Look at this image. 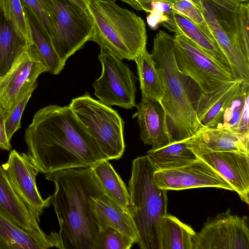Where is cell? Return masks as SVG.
I'll list each match as a JSON object with an SVG mask.
<instances>
[{
    "instance_id": "obj_1",
    "label": "cell",
    "mask_w": 249,
    "mask_h": 249,
    "mask_svg": "<svg viewBox=\"0 0 249 249\" xmlns=\"http://www.w3.org/2000/svg\"><path fill=\"white\" fill-rule=\"evenodd\" d=\"M24 138L27 154L43 174L91 167L108 160L69 106L50 105L38 110Z\"/></svg>"
},
{
    "instance_id": "obj_2",
    "label": "cell",
    "mask_w": 249,
    "mask_h": 249,
    "mask_svg": "<svg viewBox=\"0 0 249 249\" xmlns=\"http://www.w3.org/2000/svg\"><path fill=\"white\" fill-rule=\"evenodd\" d=\"M44 174L55 185L50 203L57 217L62 249H97L101 230L90 200L105 193L91 167Z\"/></svg>"
},
{
    "instance_id": "obj_3",
    "label": "cell",
    "mask_w": 249,
    "mask_h": 249,
    "mask_svg": "<svg viewBox=\"0 0 249 249\" xmlns=\"http://www.w3.org/2000/svg\"><path fill=\"white\" fill-rule=\"evenodd\" d=\"M151 54L163 86L164 94L158 103L164 112L172 141L188 140L202 126L196 116L186 76L176 62L174 36L160 30L154 38Z\"/></svg>"
},
{
    "instance_id": "obj_4",
    "label": "cell",
    "mask_w": 249,
    "mask_h": 249,
    "mask_svg": "<svg viewBox=\"0 0 249 249\" xmlns=\"http://www.w3.org/2000/svg\"><path fill=\"white\" fill-rule=\"evenodd\" d=\"M93 23L89 41L120 59L133 60L145 48L146 31L139 16L115 0H91L88 8Z\"/></svg>"
},
{
    "instance_id": "obj_5",
    "label": "cell",
    "mask_w": 249,
    "mask_h": 249,
    "mask_svg": "<svg viewBox=\"0 0 249 249\" xmlns=\"http://www.w3.org/2000/svg\"><path fill=\"white\" fill-rule=\"evenodd\" d=\"M156 170L147 155L132 161L128 209L138 233L137 244L141 249H158V225L167 213V190L156 184L154 173Z\"/></svg>"
},
{
    "instance_id": "obj_6",
    "label": "cell",
    "mask_w": 249,
    "mask_h": 249,
    "mask_svg": "<svg viewBox=\"0 0 249 249\" xmlns=\"http://www.w3.org/2000/svg\"><path fill=\"white\" fill-rule=\"evenodd\" d=\"M69 106L108 160L122 157L125 149L124 122L116 110L87 92L72 99Z\"/></svg>"
},
{
    "instance_id": "obj_7",
    "label": "cell",
    "mask_w": 249,
    "mask_h": 249,
    "mask_svg": "<svg viewBox=\"0 0 249 249\" xmlns=\"http://www.w3.org/2000/svg\"><path fill=\"white\" fill-rule=\"evenodd\" d=\"M49 14L53 27L51 39L63 62L90 40L93 30L91 18L71 0H40Z\"/></svg>"
},
{
    "instance_id": "obj_8",
    "label": "cell",
    "mask_w": 249,
    "mask_h": 249,
    "mask_svg": "<svg viewBox=\"0 0 249 249\" xmlns=\"http://www.w3.org/2000/svg\"><path fill=\"white\" fill-rule=\"evenodd\" d=\"M174 54L179 71L191 78L202 92L209 93L234 79L213 59L185 36L175 34Z\"/></svg>"
},
{
    "instance_id": "obj_9",
    "label": "cell",
    "mask_w": 249,
    "mask_h": 249,
    "mask_svg": "<svg viewBox=\"0 0 249 249\" xmlns=\"http://www.w3.org/2000/svg\"><path fill=\"white\" fill-rule=\"evenodd\" d=\"M102 71L93 86L94 94L103 104L131 109L136 106V88L133 73L122 59L101 49L98 56Z\"/></svg>"
},
{
    "instance_id": "obj_10",
    "label": "cell",
    "mask_w": 249,
    "mask_h": 249,
    "mask_svg": "<svg viewBox=\"0 0 249 249\" xmlns=\"http://www.w3.org/2000/svg\"><path fill=\"white\" fill-rule=\"evenodd\" d=\"M193 249H249V219L230 209L208 219L193 240Z\"/></svg>"
},
{
    "instance_id": "obj_11",
    "label": "cell",
    "mask_w": 249,
    "mask_h": 249,
    "mask_svg": "<svg viewBox=\"0 0 249 249\" xmlns=\"http://www.w3.org/2000/svg\"><path fill=\"white\" fill-rule=\"evenodd\" d=\"M48 72L32 43L0 78V107L9 112L42 73Z\"/></svg>"
},
{
    "instance_id": "obj_12",
    "label": "cell",
    "mask_w": 249,
    "mask_h": 249,
    "mask_svg": "<svg viewBox=\"0 0 249 249\" xmlns=\"http://www.w3.org/2000/svg\"><path fill=\"white\" fill-rule=\"evenodd\" d=\"M2 166L15 191L39 223L44 209L51 205L50 196L41 197L37 187L36 177L40 173L26 153L11 151L7 161Z\"/></svg>"
},
{
    "instance_id": "obj_13",
    "label": "cell",
    "mask_w": 249,
    "mask_h": 249,
    "mask_svg": "<svg viewBox=\"0 0 249 249\" xmlns=\"http://www.w3.org/2000/svg\"><path fill=\"white\" fill-rule=\"evenodd\" d=\"M154 179L159 187L167 191L204 187L233 191L215 170L199 158L179 167L156 170Z\"/></svg>"
},
{
    "instance_id": "obj_14",
    "label": "cell",
    "mask_w": 249,
    "mask_h": 249,
    "mask_svg": "<svg viewBox=\"0 0 249 249\" xmlns=\"http://www.w3.org/2000/svg\"><path fill=\"white\" fill-rule=\"evenodd\" d=\"M0 211L21 229L31 233L47 249H59L60 241L58 232L45 233L24 201L12 187L0 164Z\"/></svg>"
},
{
    "instance_id": "obj_15",
    "label": "cell",
    "mask_w": 249,
    "mask_h": 249,
    "mask_svg": "<svg viewBox=\"0 0 249 249\" xmlns=\"http://www.w3.org/2000/svg\"><path fill=\"white\" fill-rule=\"evenodd\" d=\"M235 191L241 199L249 204V154L223 151L201 156Z\"/></svg>"
},
{
    "instance_id": "obj_16",
    "label": "cell",
    "mask_w": 249,
    "mask_h": 249,
    "mask_svg": "<svg viewBox=\"0 0 249 249\" xmlns=\"http://www.w3.org/2000/svg\"><path fill=\"white\" fill-rule=\"evenodd\" d=\"M186 143L197 158L206 154L223 151L249 154V138L228 128L202 126L186 140Z\"/></svg>"
},
{
    "instance_id": "obj_17",
    "label": "cell",
    "mask_w": 249,
    "mask_h": 249,
    "mask_svg": "<svg viewBox=\"0 0 249 249\" xmlns=\"http://www.w3.org/2000/svg\"><path fill=\"white\" fill-rule=\"evenodd\" d=\"M137 118L140 129V138L145 144L152 149L163 147L172 142L164 112L157 102L142 100L135 106Z\"/></svg>"
},
{
    "instance_id": "obj_18",
    "label": "cell",
    "mask_w": 249,
    "mask_h": 249,
    "mask_svg": "<svg viewBox=\"0 0 249 249\" xmlns=\"http://www.w3.org/2000/svg\"><path fill=\"white\" fill-rule=\"evenodd\" d=\"M242 81L233 80L211 92H201L195 108L202 126L221 128L225 110Z\"/></svg>"
},
{
    "instance_id": "obj_19",
    "label": "cell",
    "mask_w": 249,
    "mask_h": 249,
    "mask_svg": "<svg viewBox=\"0 0 249 249\" xmlns=\"http://www.w3.org/2000/svg\"><path fill=\"white\" fill-rule=\"evenodd\" d=\"M161 24L175 34L183 36L191 40L232 75L230 64L215 39L191 20L173 12L168 16L167 19Z\"/></svg>"
},
{
    "instance_id": "obj_20",
    "label": "cell",
    "mask_w": 249,
    "mask_h": 249,
    "mask_svg": "<svg viewBox=\"0 0 249 249\" xmlns=\"http://www.w3.org/2000/svg\"><path fill=\"white\" fill-rule=\"evenodd\" d=\"M90 204L101 231L107 227L113 228L137 243L138 233L128 208L119 205L105 194L92 198Z\"/></svg>"
},
{
    "instance_id": "obj_21",
    "label": "cell",
    "mask_w": 249,
    "mask_h": 249,
    "mask_svg": "<svg viewBox=\"0 0 249 249\" xmlns=\"http://www.w3.org/2000/svg\"><path fill=\"white\" fill-rule=\"evenodd\" d=\"M31 44L0 9V78Z\"/></svg>"
},
{
    "instance_id": "obj_22",
    "label": "cell",
    "mask_w": 249,
    "mask_h": 249,
    "mask_svg": "<svg viewBox=\"0 0 249 249\" xmlns=\"http://www.w3.org/2000/svg\"><path fill=\"white\" fill-rule=\"evenodd\" d=\"M202 13L209 27L236 36L242 2L237 0H201Z\"/></svg>"
},
{
    "instance_id": "obj_23",
    "label": "cell",
    "mask_w": 249,
    "mask_h": 249,
    "mask_svg": "<svg viewBox=\"0 0 249 249\" xmlns=\"http://www.w3.org/2000/svg\"><path fill=\"white\" fill-rule=\"evenodd\" d=\"M23 8L28 22L31 41L39 53L48 69V72L56 75L63 69L65 63L56 53L47 31L33 13Z\"/></svg>"
},
{
    "instance_id": "obj_24",
    "label": "cell",
    "mask_w": 249,
    "mask_h": 249,
    "mask_svg": "<svg viewBox=\"0 0 249 249\" xmlns=\"http://www.w3.org/2000/svg\"><path fill=\"white\" fill-rule=\"evenodd\" d=\"M196 232L176 216L167 213L157 229L158 249H193Z\"/></svg>"
},
{
    "instance_id": "obj_25",
    "label": "cell",
    "mask_w": 249,
    "mask_h": 249,
    "mask_svg": "<svg viewBox=\"0 0 249 249\" xmlns=\"http://www.w3.org/2000/svg\"><path fill=\"white\" fill-rule=\"evenodd\" d=\"M134 61L137 65L142 99L159 103L163 97L164 88L151 54L145 48Z\"/></svg>"
},
{
    "instance_id": "obj_26",
    "label": "cell",
    "mask_w": 249,
    "mask_h": 249,
    "mask_svg": "<svg viewBox=\"0 0 249 249\" xmlns=\"http://www.w3.org/2000/svg\"><path fill=\"white\" fill-rule=\"evenodd\" d=\"M157 170L179 167L198 158L187 146L186 141L173 142L161 148L147 151Z\"/></svg>"
},
{
    "instance_id": "obj_27",
    "label": "cell",
    "mask_w": 249,
    "mask_h": 249,
    "mask_svg": "<svg viewBox=\"0 0 249 249\" xmlns=\"http://www.w3.org/2000/svg\"><path fill=\"white\" fill-rule=\"evenodd\" d=\"M91 168L105 194L119 205L128 208V191L108 160H101Z\"/></svg>"
},
{
    "instance_id": "obj_28",
    "label": "cell",
    "mask_w": 249,
    "mask_h": 249,
    "mask_svg": "<svg viewBox=\"0 0 249 249\" xmlns=\"http://www.w3.org/2000/svg\"><path fill=\"white\" fill-rule=\"evenodd\" d=\"M0 249H47L31 233L21 229L0 211Z\"/></svg>"
},
{
    "instance_id": "obj_29",
    "label": "cell",
    "mask_w": 249,
    "mask_h": 249,
    "mask_svg": "<svg viewBox=\"0 0 249 249\" xmlns=\"http://www.w3.org/2000/svg\"><path fill=\"white\" fill-rule=\"evenodd\" d=\"M137 10L148 13L147 22L152 29L157 28L159 24L166 21L173 13L171 5L162 0H119Z\"/></svg>"
},
{
    "instance_id": "obj_30",
    "label": "cell",
    "mask_w": 249,
    "mask_h": 249,
    "mask_svg": "<svg viewBox=\"0 0 249 249\" xmlns=\"http://www.w3.org/2000/svg\"><path fill=\"white\" fill-rule=\"evenodd\" d=\"M249 98V82L243 80L225 110L221 128L230 129L235 132L246 101Z\"/></svg>"
},
{
    "instance_id": "obj_31",
    "label": "cell",
    "mask_w": 249,
    "mask_h": 249,
    "mask_svg": "<svg viewBox=\"0 0 249 249\" xmlns=\"http://www.w3.org/2000/svg\"><path fill=\"white\" fill-rule=\"evenodd\" d=\"M0 9L5 18L31 41L28 22L20 0H0Z\"/></svg>"
},
{
    "instance_id": "obj_32",
    "label": "cell",
    "mask_w": 249,
    "mask_h": 249,
    "mask_svg": "<svg viewBox=\"0 0 249 249\" xmlns=\"http://www.w3.org/2000/svg\"><path fill=\"white\" fill-rule=\"evenodd\" d=\"M169 4L174 12L187 18L213 38L202 13L190 0H162Z\"/></svg>"
},
{
    "instance_id": "obj_33",
    "label": "cell",
    "mask_w": 249,
    "mask_h": 249,
    "mask_svg": "<svg viewBox=\"0 0 249 249\" xmlns=\"http://www.w3.org/2000/svg\"><path fill=\"white\" fill-rule=\"evenodd\" d=\"M37 85L36 82H35L8 112L5 121V130L9 141L14 133L21 127L20 120L22 113Z\"/></svg>"
},
{
    "instance_id": "obj_34",
    "label": "cell",
    "mask_w": 249,
    "mask_h": 249,
    "mask_svg": "<svg viewBox=\"0 0 249 249\" xmlns=\"http://www.w3.org/2000/svg\"><path fill=\"white\" fill-rule=\"evenodd\" d=\"M134 243L129 236L107 227L101 231L97 249H129Z\"/></svg>"
},
{
    "instance_id": "obj_35",
    "label": "cell",
    "mask_w": 249,
    "mask_h": 249,
    "mask_svg": "<svg viewBox=\"0 0 249 249\" xmlns=\"http://www.w3.org/2000/svg\"><path fill=\"white\" fill-rule=\"evenodd\" d=\"M249 5L242 2L239 12V25L236 38L238 44L246 59L249 60Z\"/></svg>"
},
{
    "instance_id": "obj_36",
    "label": "cell",
    "mask_w": 249,
    "mask_h": 249,
    "mask_svg": "<svg viewBox=\"0 0 249 249\" xmlns=\"http://www.w3.org/2000/svg\"><path fill=\"white\" fill-rule=\"evenodd\" d=\"M23 7L30 10L44 26L51 37L53 34L50 16L40 0H20Z\"/></svg>"
},
{
    "instance_id": "obj_37",
    "label": "cell",
    "mask_w": 249,
    "mask_h": 249,
    "mask_svg": "<svg viewBox=\"0 0 249 249\" xmlns=\"http://www.w3.org/2000/svg\"><path fill=\"white\" fill-rule=\"evenodd\" d=\"M249 98L246 101L239 122L235 132L239 134L249 138Z\"/></svg>"
},
{
    "instance_id": "obj_38",
    "label": "cell",
    "mask_w": 249,
    "mask_h": 249,
    "mask_svg": "<svg viewBox=\"0 0 249 249\" xmlns=\"http://www.w3.org/2000/svg\"><path fill=\"white\" fill-rule=\"evenodd\" d=\"M8 112L0 107V149L6 150H10L11 149L5 130V121Z\"/></svg>"
},
{
    "instance_id": "obj_39",
    "label": "cell",
    "mask_w": 249,
    "mask_h": 249,
    "mask_svg": "<svg viewBox=\"0 0 249 249\" xmlns=\"http://www.w3.org/2000/svg\"><path fill=\"white\" fill-rule=\"evenodd\" d=\"M83 9L88 11L89 5L91 0H71Z\"/></svg>"
},
{
    "instance_id": "obj_40",
    "label": "cell",
    "mask_w": 249,
    "mask_h": 249,
    "mask_svg": "<svg viewBox=\"0 0 249 249\" xmlns=\"http://www.w3.org/2000/svg\"><path fill=\"white\" fill-rule=\"evenodd\" d=\"M202 12L201 1V0H190Z\"/></svg>"
},
{
    "instance_id": "obj_41",
    "label": "cell",
    "mask_w": 249,
    "mask_h": 249,
    "mask_svg": "<svg viewBox=\"0 0 249 249\" xmlns=\"http://www.w3.org/2000/svg\"><path fill=\"white\" fill-rule=\"evenodd\" d=\"M240 2H246V1H248L249 0H237Z\"/></svg>"
}]
</instances>
